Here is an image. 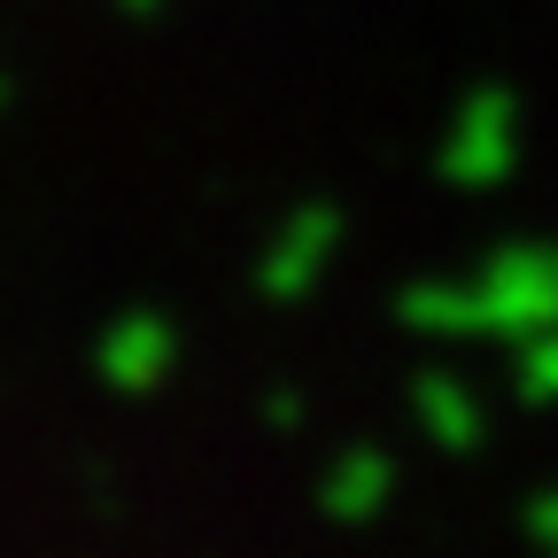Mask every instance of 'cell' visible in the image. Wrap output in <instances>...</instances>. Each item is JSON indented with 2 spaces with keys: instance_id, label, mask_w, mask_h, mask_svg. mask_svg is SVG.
<instances>
[{
  "instance_id": "cell-1",
  "label": "cell",
  "mask_w": 558,
  "mask_h": 558,
  "mask_svg": "<svg viewBox=\"0 0 558 558\" xmlns=\"http://www.w3.org/2000/svg\"><path fill=\"white\" fill-rule=\"evenodd\" d=\"M403 326L435 341H527L558 326V241H505L465 279L403 288Z\"/></svg>"
},
{
  "instance_id": "cell-2",
  "label": "cell",
  "mask_w": 558,
  "mask_h": 558,
  "mask_svg": "<svg viewBox=\"0 0 558 558\" xmlns=\"http://www.w3.org/2000/svg\"><path fill=\"white\" fill-rule=\"evenodd\" d=\"M520 171V101L505 86H473L435 140V179L450 194H497Z\"/></svg>"
},
{
  "instance_id": "cell-3",
  "label": "cell",
  "mask_w": 558,
  "mask_h": 558,
  "mask_svg": "<svg viewBox=\"0 0 558 558\" xmlns=\"http://www.w3.org/2000/svg\"><path fill=\"white\" fill-rule=\"evenodd\" d=\"M341 241H349V226H341L333 202H295L288 218L271 226V241H264V256H256V271H248L256 295H264L271 311L311 303V295L326 288V271H333Z\"/></svg>"
},
{
  "instance_id": "cell-4",
  "label": "cell",
  "mask_w": 558,
  "mask_h": 558,
  "mask_svg": "<svg viewBox=\"0 0 558 558\" xmlns=\"http://www.w3.org/2000/svg\"><path fill=\"white\" fill-rule=\"evenodd\" d=\"M179 349L186 341H179V326L163 311H117L101 326V341H94V373L117 396H156L179 373Z\"/></svg>"
},
{
  "instance_id": "cell-5",
  "label": "cell",
  "mask_w": 558,
  "mask_h": 558,
  "mask_svg": "<svg viewBox=\"0 0 558 558\" xmlns=\"http://www.w3.org/2000/svg\"><path fill=\"white\" fill-rule=\"evenodd\" d=\"M388 505H396V458L373 450V442L341 450V458L318 473V520H326V527H373Z\"/></svg>"
},
{
  "instance_id": "cell-6",
  "label": "cell",
  "mask_w": 558,
  "mask_h": 558,
  "mask_svg": "<svg viewBox=\"0 0 558 558\" xmlns=\"http://www.w3.org/2000/svg\"><path fill=\"white\" fill-rule=\"evenodd\" d=\"M411 418L442 458H473L488 442V403L465 373H418L411 380Z\"/></svg>"
},
{
  "instance_id": "cell-7",
  "label": "cell",
  "mask_w": 558,
  "mask_h": 558,
  "mask_svg": "<svg viewBox=\"0 0 558 558\" xmlns=\"http://www.w3.org/2000/svg\"><path fill=\"white\" fill-rule=\"evenodd\" d=\"M512 396L527 411H558V326L512 341Z\"/></svg>"
},
{
  "instance_id": "cell-8",
  "label": "cell",
  "mask_w": 558,
  "mask_h": 558,
  "mask_svg": "<svg viewBox=\"0 0 558 558\" xmlns=\"http://www.w3.org/2000/svg\"><path fill=\"white\" fill-rule=\"evenodd\" d=\"M520 527H527V543H535L543 558H558V481L535 488V497L520 505Z\"/></svg>"
},
{
  "instance_id": "cell-9",
  "label": "cell",
  "mask_w": 558,
  "mask_h": 558,
  "mask_svg": "<svg viewBox=\"0 0 558 558\" xmlns=\"http://www.w3.org/2000/svg\"><path fill=\"white\" fill-rule=\"evenodd\" d=\"M109 9H117L124 24H156V16L171 9V0H109Z\"/></svg>"
},
{
  "instance_id": "cell-10",
  "label": "cell",
  "mask_w": 558,
  "mask_h": 558,
  "mask_svg": "<svg viewBox=\"0 0 558 558\" xmlns=\"http://www.w3.org/2000/svg\"><path fill=\"white\" fill-rule=\"evenodd\" d=\"M271 427L295 435V427H303V403H295V396H271Z\"/></svg>"
},
{
  "instance_id": "cell-11",
  "label": "cell",
  "mask_w": 558,
  "mask_h": 558,
  "mask_svg": "<svg viewBox=\"0 0 558 558\" xmlns=\"http://www.w3.org/2000/svg\"><path fill=\"white\" fill-rule=\"evenodd\" d=\"M9 101H16V94H9V78H0V109H9Z\"/></svg>"
}]
</instances>
